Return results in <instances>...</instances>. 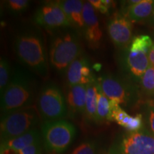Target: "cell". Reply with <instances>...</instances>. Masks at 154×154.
<instances>
[{
	"label": "cell",
	"instance_id": "cell-6",
	"mask_svg": "<svg viewBox=\"0 0 154 154\" xmlns=\"http://www.w3.org/2000/svg\"><path fill=\"white\" fill-rule=\"evenodd\" d=\"M37 109L44 121L60 120L66 114L67 107L64 96L54 84H47L38 96Z\"/></svg>",
	"mask_w": 154,
	"mask_h": 154
},
{
	"label": "cell",
	"instance_id": "cell-27",
	"mask_svg": "<svg viewBox=\"0 0 154 154\" xmlns=\"http://www.w3.org/2000/svg\"><path fill=\"white\" fill-rule=\"evenodd\" d=\"M14 154H42V142L30 146L19 151H13Z\"/></svg>",
	"mask_w": 154,
	"mask_h": 154
},
{
	"label": "cell",
	"instance_id": "cell-4",
	"mask_svg": "<svg viewBox=\"0 0 154 154\" xmlns=\"http://www.w3.org/2000/svg\"><path fill=\"white\" fill-rule=\"evenodd\" d=\"M40 117L37 107L34 105L2 115L0 124L1 143L36 128Z\"/></svg>",
	"mask_w": 154,
	"mask_h": 154
},
{
	"label": "cell",
	"instance_id": "cell-14",
	"mask_svg": "<svg viewBox=\"0 0 154 154\" xmlns=\"http://www.w3.org/2000/svg\"><path fill=\"white\" fill-rule=\"evenodd\" d=\"M42 138V133L37 128H34L22 136L1 143V152L6 150L19 151L30 146L41 143Z\"/></svg>",
	"mask_w": 154,
	"mask_h": 154
},
{
	"label": "cell",
	"instance_id": "cell-30",
	"mask_svg": "<svg viewBox=\"0 0 154 154\" xmlns=\"http://www.w3.org/2000/svg\"><path fill=\"white\" fill-rule=\"evenodd\" d=\"M151 20H152V22H153V26H154V11H153V15H152V17H151Z\"/></svg>",
	"mask_w": 154,
	"mask_h": 154
},
{
	"label": "cell",
	"instance_id": "cell-17",
	"mask_svg": "<svg viewBox=\"0 0 154 154\" xmlns=\"http://www.w3.org/2000/svg\"><path fill=\"white\" fill-rule=\"evenodd\" d=\"M154 11L153 0H140L130 5L127 10V17L134 22H142L151 18Z\"/></svg>",
	"mask_w": 154,
	"mask_h": 154
},
{
	"label": "cell",
	"instance_id": "cell-29",
	"mask_svg": "<svg viewBox=\"0 0 154 154\" xmlns=\"http://www.w3.org/2000/svg\"><path fill=\"white\" fill-rule=\"evenodd\" d=\"M148 57H149V59L151 65L154 66V44L153 45V47L151 48V49H150L149 52L148 54Z\"/></svg>",
	"mask_w": 154,
	"mask_h": 154
},
{
	"label": "cell",
	"instance_id": "cell-2",
	"mask_svg": "<svg viewBox=\"0 0 154 154\" xmlns=\"http://www.w3.org/2000/svg\"><path fill=\"white\" fill-rule=\"evenodd\" d=\"M34 97V88L29 77L22 72H15L1 94L2 113L5 115L32 106Z\"/></svg>",
	"mask_w": 154,
	"mask_h": 154
},
{
	"label": "cell",
	"instance_id": "cell-8",
	"mask_svg": "<svg viewBox=\"0 0 154 154\" xmlns=\"http://www.w3.org/2000/svg\"><path fill=\"white\" fill-rule=\"evenodd\" d=\"M35 21L48 29L71 26L59 2H49L42 5L36 11Z\"/></svg>",
	"mask_w": 154,
	"mask_h": 154
},
{
	"label": "cell",
	"instance_id": "cell-5",
	"mask_svg": "<svg viewBox=\"0 0 154 154\" xmlns=\"http://www.w3.org/2000/svg\"><path fill=\"white\" fill-rule=\"evenodd\" d=\"M76 135L75 126L63 119L44 121L42 125L43 146L48 154H61L74 141Z\"/></svg>",
	"mask_w": 154,
	"mask_h": 154
},
{
	"label": "cell",
	"instance_id": "cell-21",
	"mask_svg": "<svg viewBox=\"0 0 154 154\" xmlns=\"http://www.w3.org/2000/svg\"><path fill=\"white\" fill-rule=\"evenodd\" d=\"M151 38L148 35L136 36L132 39L130 46V51H143L149 54L153 45Z\"/></svg>",
	"mask_w": 154,
	"mask_h": 154
},
{
	"label": "cell",
	"instance_id": "cell-18",
	"mask_svg": "<svg viewBox=\"0 0 154 154\" xmlns=\"http://www.w3.org/2000/svg\"><path fill=\"white\" fill-rule=\"evenodd\" d=\"M127 64L135 76L141 77L149 68L150 63L148 54L143 51H130L127 57Z\"/></svg>",
	"mask_w": 154,
	"mask_h": 154
},
{
	"label": "cell",
	"instance_id": "cell-7",
	"mask_svg": "<svg viewBox=\"0 0 154 154\" xmlns=\"http://www.w3.org/2000/svg\"><path fill=\"white\" fill-rule=\"evenodd\" d=\"M110 154H154V135L148 131L130 132L111 146Z\"/></svg>",
	"mask_w": 154,
	"mask_h": 154
},
{
	"label": "cell",
	"instance_id": "cell-10",
	"mask_svg": "<svg viewBox=\"0 0 154 154\" xmlns=\"http://www.w3.org/2000/svg\"><path fill=\"white\" fill-rule=\"evenodd\" d=\"M66 79L69 86L88 85L94 83V78L87 59L79 56L69 65L66 70Z\"/></svg>",
	"mask_w": 154,
	"mask_h": 154
},
{
	"label": "cell",
	"instance_id": "cell-9",
	"mask_svg": "<svg viewBox=\"0 0 154 154\" xmlns=\"http://www.w3.org/2000/svg\"><path fill=\"white\" fill-rule=\"evenodd\" d=\"M108 32L116 47H126L132 39V24L128 17L116 14L109 21Z\"/></svg>",
	"mask_w": 154,
	"mask_h": 154
},
{
	"label": "cell",
	"instance_id": "cell-11",
	"mask_svg": "<svg viewBox=\"0 0 154 154\" xmlns=\"http://www.w3.org/2000/svg\"><path fill=\"white\" fill-rule=\"evenodd\" d=\"M83 17L84 21V32L87 42L93 47L99 44L102 39V32L95 9L89 2L84 3Z\"/></svg>",
	"mask_w": 154,
	"mask_h": 154
},
{
	"label": "cell",
	"instance_id": "cell-24",
	"mask_svg": "<svg viewBox=\"0 0 154 154\" xmlns=\"http://www.w3.org/2000/svg\"><path fill=\"white\" fill-rule=\"evenodd\" d=\"M98 144L95 140H86L79 144L72 154H97Z\"/></svg>",
	"mask_w": 154,
	"mask_h": 154
},
{
	"label": "cell",
	"instance_id": "cell-25",
	"mask_svg": "<svg viewBox=\"0 0 154 154\" xmlns=\"http://www.w3.org/2000/svg\"><path fill=\"white\" fill-rule=\"evenodd\" d=\"M94 9H97L102 14H109V9L112 7L113 2L110 0H90L88 1Z\"/></svg>",
	"mask_w": 154,
	"mask_h": 154
},
{
	"label": "cell",
	"instance_id": "cell-3",
	"mask_svg": "<svg viewBox=\"0 0 154 154\" xmlns=\"http://www.w3.org/2000/svg\"><path fill=\"white\" fill-rule=\"evenodd\" d=\"M81 52L80 42L74 32L66 30L57 32L50 43V63L58 71L63 72L79 57Z\"/></svg>",
	"mask_w": 154,
	"mask_h": 154
},
{
	"label": "cell",
	"instance_id": "cell-12",
	"mask_svg": "<svg viewBox=\"0 0 154 154\" xmlns=\"http://www.w3.org/2000/svg\"><path fill=\"white\" fill-rule=\"evenodd\" d=\"M108 121H116L117 124L129 131L130 132L140 131L143 126V119L141 114L131 116L128 115L120 106V105L111 101H110V111Z\"/></svg>",
	"mask_w": 154,
	"mask_h": 154
},
{
	"label": "cell",
	"instance_id": "cell-13",
	"mask_svg": "<svg viewBox=\"0 0 154 154\" xmlns=\"http://www.w3.org/2000/svg\"><path fill=\"white\" fill-rule=\"evenodd\" d=\"M97 84L110 101L119 105L126 101V88L124 84L116 78L111 76H104L99 79Z\"/></svg>",
	"mask_w": 154,
	"mask_h": 154
},
{
	"label": "cell",
	"instance_id": "cell-16",
	"mask_svg": "<svg viewBox=\"0 0 154 154\" xmlns=\"http://www.w3.org/2000/svg\"><path fill=\"white\" fill-rule=\"evenodd\" d=\"M86 100V86H70L67 94L66 104L73 114L84 113Z\"/></svg>",
	"mask_w": 154,
	"mask_h": 154
},
{
	"label": "cell",
	"instance_id": "cell-22",
	"mask_svg": "<svg viewBox=\"0 0 154 154\" xmlns=\"http://www.w3.org/2000/svg\"><path fill=\"white\" fill-rule=\"evenodd\" d=\"M140 84L146 93L154 94V66L152 65L140 77Z\"/></svg>",
	"mask_w": 154,
	"mask_h": 154
},
{
	"label": "cell",
	"instance_id": "cell-20",
	"mask_svg": "<svg viewBox=\"0 0 154 154\" xmlns=\"http://www.w3.org/2000/svg\"><path fill=\"white\" fill-rule=\"evenodd\" d=\"M96 86H97V111H96V123H101L108 121L109 111H110V101L101 91L97 83H96Z\"/></svg>",
	"mask_w": 154,
	"mask_h": 154
},
{
	"label": "cell",
	"instance_id": "cell-28",
	"mask_svg": "<svg viewBox=\"0 0 154 154\" xmlns=\"http://www.w3.org/2000/svg\"><path fill=\"white\" fill-rule=\"evenodd\" d=\"M149 124L152 134L154 135V108L152 107L149 109Z\"/></svg>",
	"mask_w": 154,
	"mask_h": 154
},
{
	"label": "cell",
	"instance_id": "cell-26",
	"mask_svg": "<svg viewBox=\"0 0 154 154\" xmlns=\"http://www.w3.org/2000/svg\"><path fill=\"white\" fill-rule=\"evenodd\" d=\"M29 2L27 0H9L7 2L8 9L13 13H19L27 8Z\"/></svg>",
	"mask_w": 154,
	"mask_h": 154
},
{
	"label": "cell",
	"instance_id": "cell-23",
	"mask_svg": "<svg viewBox=\"0 0 154 154\" xmlns=\"http://www.w3.org/2000/svg\"><path fill=\"white\" fill-rule=\"evenodd\" d=\"M10 67L8 61L1 58L0 61V90L3 93L10 81Z\"/></svg>",
	"mask_w": 154,
	"mask_h": 154
},
{
	"label": "cell",
	"instance_id": "cell-1",
	"mask_svg": "<svg viewBox=\"0 0 154 154\" xmlns=\"http://www.w3.org/2000/svg\"><path fill=\"white\" fill-rule=\"evenodd\" d=\"M15 51L21 61L44 79L49 76L48 59L43 39L36 32H27L17 36Z\"/></svg>",
	"mask_w": 154,
	"mask_h": 154
},
{
	"label": "cell",
	"instance_id": "cell-19",
	"mask_svg": "<svg viewBox=\"0 0 154 154\" xmlns=\"http://www.w3.org/2000/svg\"><path fill=\"white\" fill-rule=\"evenodd\" d=\"M97 111V86L96 83L86 85V100L84 114L87 120L96 123Z\"/></svg>",
	"mask_w": 154,
	"mask_h": 154
},
{
	"label": "cell",
	"instance_id": "cell-15",
	"mask_svg": "<svg viewBox=\"0 0 154 154\" xmlns=\"http://www.w3.org/2000/svg\"><path fill=\"white\" fill-rule=\"evenodd\" d=\"M70 25L76 29H84L83 17L84 3L79 0H65L59 1Z\"/></svg>",
	"mask_w": 154,
	"mask_h": 154
}]
</instances>
